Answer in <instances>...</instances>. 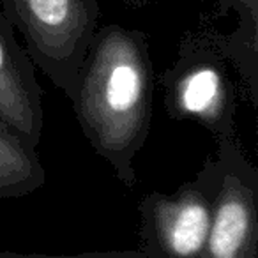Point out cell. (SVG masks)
Listing matches in <instances>:
<instances>
[{
	"instance_id": "6da1fadb",
	"label": "cell",
	"mask_w": 258,
	"mask_h": 258,
	"mask_svg": "<svg viewBox=\"0 0 258 258\" xmlns=\"http://www.w3.org/2000/svg\"><path fill=\"white\" fill-rule=\"evenodd\" d=\"M152 97L154 68L145 32L117 23L97 27L71 103L90 147L127 189L138 184L133 161L151 131Z\"/></svg>"
},
{
	"instance_id": "7a4b0ae2",
	"label": "cell",
	"mask_w": 258,
	"mask_h": 258,
	"mask_svg": "<svg viewBox=\"0 0 258 258\" xmlns=\"http://www.w3.org/2000/svg\"><path fill=\"white\" fill-rule=\"evenodd\" d=\"M218 32L207 20L184 32L175 62L159 75V83L170 118L197 122L214 140H223L237 138L239 85L218 43Z\"/></svg>"
},
{
	"instance_id": "3957f363",
	"label": "cell",
	"mask_w": 258,
	"mask_h": 258,
	"mask_svg": "<svg viewBox=\"0 0 258 258\" xmlns=\"http://www.w3.org/2000/svg\"><path fill=\"white\" fill-rule=\"evenodd\" d=\"M0 11L22 34L34 66L71 99L80 66L99 27V2L0 0Z\"/></svg>"
},
{
	"instance_id": "277c9868",
	"label": "cell",
	"mask_w": 258,
	"mask_h": 258,
	"mask_svg": "<svg viewBox=\"0 0 258 258\" xmlns=\"http://www.w3.org/2000/svg\"><path fill=\"white\" fill-rule=\"evenodd\" d=\"M219 179L218 158L209 156L197 177L173 193L152 191L142 198L138 249L149 258H200L211 230Z\"/></svg>"
},
{
	"instance_id": "5b68a950",
	"label": "cell",
	"mask_w": 258,
	"mask_h": 258,
	"mask_svg": "<svg viewBox=\"0 0 258 258\" xmlns=\"http://www.w3.org/2000/svg\"><path fill=\"white\" fill-rule=\"evenodd\" d=\"M216 144L221 179L200 258H258V168L239 137Z\"/></svg>"
},
{
	"instance_id": "8992f818",
	"label": "cell",
	"mask_w": 258,
	"mask_h": 258,
	"mask_svg": "<svg viewBox=\"0 0 258 258\" xmlns=\"http://www.w3.org/2000/svg\"><path fill=\"white\" fill-rule=\"evenodd\" d=\"M15 32L0 11V124L37 149L44 129L43 89Z\"/></svg>"
},
{
	"instance_id": "52a82bcc",
	"label": "cell",
	"mask_w": 258,
	"mask_h": 258,
	"mask_svg": "<svg viewBox=\"0 0 258 258\" xmlns=\"http://www.w3.org/2000/svg\"><path fill=\"white\" fill-rule=\"evenodd\" d=\"M237 16L230 34L218 32V43L237 73L251 108L258 104V0H218V16Z\"/></svg>"
},
{
	"instance_id": "ba28073f",
	"label": "cell",
	"mask_w": 258,
	"mask_h": 258,
	"mask_svg": "<svg viewBox=\"0 0 258 258\" xmlns=\"http://www.w3.org/2000/svg\"><path fill=\"white\" fill-rule=\"evenodd\" d=\"M46 170L23 138L0 124V198H20L41 189Z\"/></svg>"
},
{
	"instance_id": "9c48e42d",
	"label": "cell",
	"mask_w": 258,
	"mask_h": 258,
	"mask_svg": "<svg viewBox=\"0 0 258 258\" xmlns=\"http://www.w3.org/2000/svg\"><path fill=\"white\" fill-rule=\"evenodd\" d=\"M0 258H149L140 249H113L96 251L82 254H43V253H16V251H0Z\"/></svg>"
},
{
	"instance_id": "30bf717a",
	"label": "cell",
	"mask_w": 258,
	"mask_h": 258,
	"mask_svg": "<svg viewBox=\"0 0 258 258\" xmlns=\"http://www.w3.org/2000/svg\"><path fill=\"white\" fill-rule=\"evenodd\" d=\"M127 6H133V8H144V6L151 4L152 0H124Z\"/></svg>"
}]
</instances>
